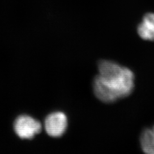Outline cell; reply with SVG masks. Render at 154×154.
<instances>
[{"mask_svg": "<svg viewBox=\"0 0 154 154\" xmlns=\"http://www.w3.org/2000/svg\"><path fill=\"white\" fill-rule=\"evenodd\" d=\"M99 74L93 82L96 98L104 103H112L131 94L134 88V75L127 67L114 62L102 60Z\"/></svg>", "mask_w": 154, "mask_h": 154, "instance_id": "cell-1", "label": "cell"}, {"mask_svg": "<svg viewBox=\"0 0 154 154\" xmlns=\"http://www.w3.org/2000/svg\"><path fill=\"white\" fill-rule=\"evenodd\" d=\"M14 128L20 138L30 139L41 132L42 126L35 118L28 115H21L16 118Z\"/></svg>", "mask_w": 154, "mask_h": 154, "instance_id": "cell-2", "label": "cell"}, {"mask_svg": "<svg viewBox=\"0 0 154 154\" xmlns=\"http://www.w3.org/2000/svg\"><path fill=\"white\" fill-rule=\"evenodd\" d=\"M67 127V118L62 112H54L48 115L45 120L46 133L51 137H57L62 136Z\"/></svg>", "mask_w": 154, "mask_h": 154, "instance_id": "cell-3", "label": "cell"}, {"mask_svg": "<svg viewBox=\"0 0 154 154\" xmlns=\"http://www.w3.org/2000/svg\"><path fill=\"white\" fill-rule=\"evenodd\" d=\"M139 35L143 39L154 41V14L149 13L144 16L137 28Z\"/></svg>", "mask_w": 154, "mask_h": 154, "instance_id": "cell-4", "label": "cell"}, {"mask_svg": "<svg viewBox=\"0 0 154 154\" xmlns=\"http://www.w3.org/2000/svg\"><path fill=\"white\" fill-rule=\"evenodd\" d=\"M141 146L145 154H154V127L144 130L140 137Z\"/></svg>", "mask_w": 154, "mask_h": 154, "instance_id": "cell-5", "label": "cell"}]
</instances>
